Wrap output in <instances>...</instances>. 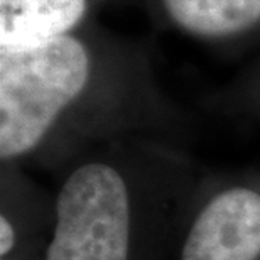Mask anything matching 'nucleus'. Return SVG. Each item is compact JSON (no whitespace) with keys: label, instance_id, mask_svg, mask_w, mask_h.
I'll return each instance as SVG.
<instances>
[{"label":"nucleus","instance_id":"39448f33","mask_svg":"<svg viewBox=\"0 0 260 260\" xmlns=\"http://www.w3.org/2000/svg\"><path fill=\"white\" fill-rule=\"evenodd\" d=\"M120 0H0V51L53 43L96 22V14Z\"/></svg>","mask_w":260,"mask_h":260},{"label":"nucleus","instance_id":"20e7f679","mask_svg":"<svg viewBox=\"0 0 260 260\" xmlns=\"http://www.w3.org/2000/svg\"><path fill=\"white\" fill-rule=\"evenodd\" d=\"M160 29L221 51L260 44V0H142Z\"/></svg>","mask_w":260,"mask_h":260},{"label":"nucleus","instance_id":"6e6552de","mask_svg":"<svg viewBox=\"0 0 260 260\" xmlns=\"http://www.w3.org/2000/svg\"><path fill=\"white\" fill-rule=\"evenodd\" d=\"M49 238H43V240H36L29 245L22 247L20 250L14 252L12 255L2 257L0 260H44L46 245H48Z\"/></svg>","mask_w":260,"mask_h":260},{"label":"nucleus","instance_id":"f03ea898","mask_svg":"<svg viewBox=\"0 0 260 260\" xmlns=\"http://www.w3.org/2000/svg\"><path fill=\"white\" fill-rule=\"evenodd\" d=\"M203 173L184 145L164 139L127 137L88 150L54 176L44 260H171Z\"/></svg>","mask_w":260,"mask_h":260},{"label":"nucleus","instance_id":"0eeeda50","mask_svg":"<svg viewBox=\"0 0 260 260\" xmlns=\"http://www.w3.org/2000/svg\"><path fill=\"white\" fill-rule=\"evenodd\" d=\"M208 103L226 115L260 122V51Z\"/></svg>","mask_w":260,"mask_h":260},{"label":"nucleus","instance_id":"423d86ee","mask_svg":"<svg viewBox=\"0 0 260 260\" xmlns=\"http://www.w3.org/2000/svg\"><path fill=\"white\" fill-rule=\"evenodd\" d=\"M56 193L17 164L0 162V258L36 240L49 238Z\"/></svg>","mask_w":260,"mask_h":260},{"label":"nucleus","instance_id":"7ed1b4c3","mask_svg":"<svg viewBox=\"0 0 260 260\" xmlns=\"http://www.w3.org/2000/svg\"><path fill=\"white\" fill-rule=\"evenodd\" d=\"M171 260H260V171L203 173Z\"/></svg>","mask_w":260,"mask_h":260},{"label":"nucleus","instance_id":"f257e3e1","mask_svg":"<svg viewBox=\"0 0 260 260\" xmlns=\"http://www.w3.org/2000/svg\"><path fill=\"white\" fill-rule=\"evenodd\" d=\"M194 120L157 76L142 41L93 22L53 43L0 51V162L54 176L127 137L186 144Z\"/></svg>","mask_w":260,"mask_h":260}]
</instances>
